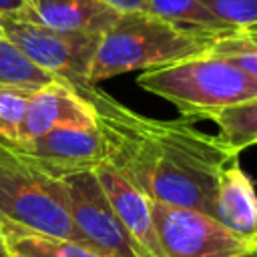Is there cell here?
I'll list each match as a JSON object with an SVG mask.
<instances>
[{
	"instance_id": "5bb4252c",
	"label": "cell",
	"mask_w": 257,
	"mask_h": 257,
	"mask_svg": "<svg viewBox=\"0 0 257 257\" xmlns=\"http://www.w3.org/2000/svg\"><path fill=\"white\" fill-rule=\"evenodd\" d=\"M2 235L8 251L14 257H102L84 243L70 239L48 237L22 229H8L2 231Z\"/></svg>"
},
{
	"instance_id": "44dd1931",
	"label": "cell",
	"mask_w": 257,
	"mask_h": 257,
	"mask_svg": "<svg viewBox=\"0 0 257 257\" xmlns=\"http://www.w3.org/2000/svg\"><path fill=\"white\" fill-rule=\"evenodd\" d=\"M98 2L118 10L120 14H124V12H139V10L145 8V0H98Z\"/></svg>"
},
{
	"instance_id": "5b68a950",
	"label": "cell",
	"mask_w": 257,
	"mask_h": 257,
	"mask_svg": "<svg viewBox=\"0 0 257 257\" xmlns=\"http://www.w3.org/2000/svg\"><path fill=\"white\" fill-rule=\"evenodd\" d=\"M2 28L4 38H8L32 64L44 72L72 84L74 88L90 84L88 74L100 36L58 32L16 16L2 18Z\"/></svg>"
},
{
	"instance_id": "3957f363",
	"label": "cell",
	"mask_w": 257,
	"mask_h": 257,
	"mask_svg": "<svg viewBox=\"0 0 257 257\" xmlns=\"http://www.w3.org/2000/svg\"><path fill=\"white\" fill-rule=\"evenodd\" d=\"M139 86L177 106L183 118H209L211 114L257 96V78L233 62L203 54L163 68L145 70Z\"/></svg>"
},
{
	"instance_id": "ba28073f",
	"label": "cell",
	"mask_w": 257,
	"mask_h": 257,
	"mask_svg": "<svg viewBox=\"0 0 257 257\" xmlns=\"http://www.w3.org/2000/svg\"><path fill=\"white\" fill-rule=\"evenodd\" d=\"M6 143V141H4ZM24 161L50 179L94 171L106 161V149L96 124L60 126L30 141L6 143Z\"/></svg>"
},
{
	"instance_id": "ac0fdd59",
	"label": "cell",
	"mask_w": 257,
	"mask_h": 257,
	"mask_svg": "<svg viewBox=\"0 0 257 257\" xmlns=\"http://www.w3.org/2000/svg\"><path fill=\"white\" fill-rule=\"evenodd\" d=\"M209 54L221 56L257 78V38L245 32H233L227 36H219L213 42Z\"/></svg>"
},
{
	"instance_id": "277c9868",
	"label": "cell",
	"mask_w": 257,
	"mask_h": 257,
	"mask_svg": "<svg viewBox=\"0 0 257 257\" xmlns=\"http://www.w3.org/2000/svg\"><path fill=\"white\" fill-rule=\"evenodd\" d=\"M0 229H22L82 243L66 207L62 185L30 167L0 139Z\"/></svg>"
},
{
	"instance_id": "2e32d148",
	"label": "cell",
	"mask_w": 257,
	"mask_h": 257,
	"mask_svg": "<svg viewBox=\"0 0 257 257\" xmlns=\"http://www.w3.org/2000/svg\"><path fill=\"white\" fill-rule=\"evenodd\" d=\"M52 80H56V76L32 64L8 38L0 36V86L38 90Z\"/></svg>"
},
{
	"instance_id": "603a6c76",
	"label": "cell",
	"mask_w": 257,
	"mask_h": 257,
	"mask_svg": "<svg viewBox=\"0 0 257 257\" xmlns=\"http://www.w3.org/2000/svg\"><path fill=\"white\" fill-rule=\"evenodd\" d=\"M0 257H14V255H12L10 251H8V247H4V249L0 251Z\"/></svg>"
},
{
	"instance_id": "9c48e42d",
	"label": "cell",
	"mask_w": 257,
	"mask_h": 257,
	"mask_svg": "<svg viewBox=\"0 0 257 257\" xmlns=\"http://www.w3.org/2000/svg\"><path fill=\"white\" fill-rule=\"evenodd\" d=\"M94 177L100 183L116 217L120 219V223L124 225L137 247L141 249V253L145 257H165L155 229L153 201L133 183H128L106 161L94 169Z\"/></svg>"
},
{
	"instance_id": "8fae6325",
	"label": "cell",
	"mask_w": 257,
	"mask_h": 257,
	"mask_svg": "<svg viewBox=\"0 0 257 257\" xmlns=\"http://www.w3.org/2000/svg\"><path fill=\"white\" fill-rule=\"evenodd\" d=\"M24 18L58 32L102 36L120 18V12L98 0H28Z\"/></svg>"
},
{
	"instance_id": "d4e9b609",
	"label": "cell",
	"mask_w": 257,
	"mask_h": 257,
	"mask_svg": "<svg viewBox=\"0 0 257 257\" xmlns=\"http://www.w3.org/2000/svg\"><path fill=\"white\" fill-rule=\"evenodd\" d=\"M239 257H257V249H255V251H249V253H245V255H239Z\"/></svg>"
},
{
	"instance_id": "e0dca14e",
	"label": "cell",
	"mask_w": 257,
	"mask_h": 257,
	"mask_svg": "<svg viewBox=\"0 0 257 257\" xmlns=\"http://www.w3.org/2000/svg\"><path fill=\"white\" fill-rule=\"evenodd\" d=\"M34 90L0 86V139L14 143L20 137V128L26 116V108Z\"/></svg>"
},
{
	"instance_id": "52a82bcc",
	"label": "cell",
	"mask_w": 257,
	"mask_h": 257,
	"mask_svg": "<svg viewBox=\"0 0 257 257\" xmlns=\"http://www.w3.org/2000/svg\"><path fill=\"white\" fill-rule=\"evenodd\" d=\"M58 181L68 215L86 247L102 257H145L116 217L94 171L74 173Z\"/></svg>"
},
{
	"instance_id": "6da1fadb",
	"label": "cell",
	"mask_w": 257,
	"mask_h": 257,
	"mask_svg": "<svg viewBox=\"0 0 257 257\" xmlns=\"http://www.w3.org/2000/svg\"><path fill=\"white\" fill-rule=\"evenodd\" d=\"M92 106L106 163L151 201L189 207L213 217L217 181L237 155L217 135L191 120H161L131 110L96 84L76 88Z\"/></svg>"
},
{
	"instance_id": "7c38bea8",
	"label": "cell",
	"mask_w": 257,
	"mask_h": 257,
	"mask_svg": "<svg viewBox=\"0 0 257 257\" xmlns=\"http://www.w3.org/2000/svg\"><path fill=\"white\" fill-rule=\"evenodd\" d=\"M213 217L235 235L257 243V191L235 155L219 175Z\"/></svg>"
},
{
	"instance_id": "d6986e66",
	"label": "cell",
	"mask_w": 257,
	"mask_h": 257,
	"mask_svg": "<svg viewBox=\"0 0 257 257\" xmlns=\"http://www.w3.org/2000/svg\"><path fill=\"white\" fill-rule=\"evenodd\" d=\"M219 20L243 32L257 24V0H201Z\"/></svg>"
},
{
	"instance_id": "ffe728a7",
	"label": "cell",
	"mask_w": 257,
	"mask_h": 257,
	"mask_svg": "<svg viewBox=\"0 0 257 257\" xmlns=\"http://www.w3.org/2000/svg\"><path fill=\"white\" fill-rule=\"evenodd\" d=\"M28 0H0V18L6 16H24Z\"/></svg>"
},
{
	"instance_id": "30bf717a",
	"label": "cell",
	"mask_w": 257,
	"mask_h": 257,
	"mask_svg": "<svg viewBox=\"0 0 257 257\" xmlns=\"http://www.w3.org/2000/svg\"><path fill=\"white\" fill-rule=\"evenodd\" d=\"M72 124H96L94 110L72 84L56 78L32 92L18 141H30Z\"/></svg>"
},
{
	"instance_id": "484cf974",
	"label": "cell",
	"mask_w": 257,
	"mask_h": 257,
	"mask_svg": "<svg viewBox=\"0 0 257 257\" xmlns=\"http://www.w3.org/2000/svg\"><path fill=\"white\" fill-rule=\"evenodd\" d=\"M0 36H4V28H2V18H0Z\"/></svg>"
},
{
	"instance_id": "9a60e30c",
	"label": "cell",
	"mask_w": 257,
	"mask_h": 257,
	"mask_svg": "<svg viewBox=\"0 0 257 257\" xmlns=\"http://www.w3.org/2000/svg\"><path fill=\"white\" fill-rule=\"evenodd\" d=\"M219 128L217 137L233 153L257 145V96L233 106H227L209 116Z\"/></svg>"
},
{
	"instance_id": "8992f818",
	"label": "cell",
	"mask_w": 257,
	"mask_h": 257,
	"mask_svg": "<svg viewBox=\"0 0 257 257\" xmlns=\"http://www.w3.org/2000/svg\"><path fill=\"white\" fill-rule=\"evenodd\" d=\"M153 219L165 257H239L257 249L197 209L153 201Z\"/></svg>"
},
{
	"instance_id": "cb8c5ba5",
	"label": "cell",
	"mask_w": 257,
	"mask_h": 257,
	"mask_svg": "<svg viewBox=\"0 0 257 257\" xmlns=\"http://www.w3.org/2000/svg\"><path fill=\"white\" fill-rule=\"evenodd\" d=\"M6 247V241H4V235H2V229H0V251Z\"/></svg>"
},
{
	"instance_id": "4316f807",
	"label": "cell",
	"mask_w": 257,
	"mask_h": 257,
	"mask_svg": "<svg viewBox=\"0 0 257 257\" xmlns=\"http://www.w3.org/2000/svg\"><path fill=\"white\" fill-rule=\"evenodd\" d=\"M249 36H253V38H257V34H249Z\"/></svg>"
},
{
	"instance_id": "4fadbf2b",
	"label": "cell",
	"mask_w": 257,
	"mask_h": 257,
	"mask_svg": "<svg viewBox=\"0 0 257 257\" xmlns=\"http://www.w3.org/2000/svg\"><path fill=\"white\" fill-rule=\"evenodd\" d=\"M143 12L163 18L179 28L205 32L213 36H227L239 32L219 20L201 0H145Z\"/></svg>"
},
{
	"instance_id": "7402d4cb",
	"label": "cell",
	"mask_w": 257,
	"mask_h": 257,
	"mask_svg": "<svg viewBox=\"0 0 257 257\" xmlns=\"http://www.w3.org/2000/svg\"><path fill=\"white\" fill-rule=\"evenodd\" d=\"M243 32H245V34H257V24H253V26H249V28H245Z\"/></svg>"
},
{
	"instance_id": "7a4b0ae2",
	"label": "cell",
	"mask_w": 257,
	"mask_h": 257,
	"mask_svg": "<svg viewBox=\"0 0 257 257\" xmlns=\"http://www.w3.org/2000/svg\"><path fill=\"white\" fill-rule=\"evenodd\" d=\"M219 36L185 30L163 18L139 12H124L110 30L100 36L88 82L133 72L163 68L187 58L203 56Z\"/></svg>"
}]
</instances>
